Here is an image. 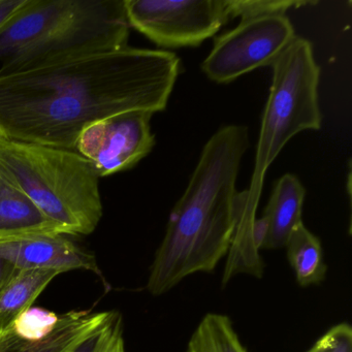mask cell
Instances as JSON below:
<instances>
[{"mask_svg":"<svg viewBox=\"0 0 352 352\" xmlns=\"http://www.w3.org/2000/svg\"><path fill=\"white\" fill-rule=\"evenodd\" d=\"M307 352H352V327L348 322L333 325Z\"/></svg>","mask_w":352,"mask_h":352,"instance_id":"ffe728a7","label":"cell"},{"mask_svg":"<svg viewBox=\"0 0 352 352\" xmlns=\"http://www.w3.org/2000/svg\"><path fill=\"white\" fill-rule=\"evenodd\" d=\"M124 0H30L0 30V75L129 46Z\"/></svg>","mask_w":352,"mask_h":352,"instance_id":"3957f363","label":"cell"},{"mask_svg":"<svg viewBox=\"0 0 352 352\" xmlns=\"http://www.w3.org/2000/svg\"><path fill=\"white\" fill-rule=\"evenodd\" d=\"M152 116L135 111L98 121L82 131L75 151L94 166L100 178L131 170L155 145Z\"/></svg>","mask_w":352,"mask_h":352,"instance_id":"ba28073f","label":"cell"},{"mask_svg":"<svg viewBox=\"0 0 352 352\" xmlns=\"http://www.w3.org/2000/svg\"><path fill=\"white\" fill-rule=\"evenodd\" d=\"M59 274L55 270L18 269L0 288V331L11 327L22 312L32 307Z\"/></svg>","mask_w":352,"mask_h":352,"instance_id":"5bb4252c","label":"cell"},{"mask_svg":"<svg viewBox=\"0 0 352 352\" xmlns=\"http://www.w3.org/2000/svg\"><path fill=\"white\" fill-rule=\"evenodd\" d=\"M306 190L298 177L285 174L275 183L265 216L269 224L263 249L283 248L292 230L302 223V206Z\"/></svg>","mask_w":352,"mask_h":352,"instance_id":"4fadbf2b","label":"cell"},{"mask_svg":"<svg viewBox=\"0 0 352 352\" xmlns=\"http://www.w3.org/2000/svg\"><path fill=\"white\" fill-rule=\"evenodd\" d=\"M0 173L65 236H88L102 220L100 178L78 152L0 139Z\"/></svg>","mask_w":352,"mask_h":352,"instance_id":"277c9868","label":"cell"},{"mask_svg":"<svg viewBox=\"0 0 352 352\" xmlns=\"http://www.w3.org/2000/svg\"><path fill=\"white\" fill-rule=\"evenodd\" d=\"M230 19L261 17L267 15H285L292 8L312 5V1H292V0H226Z\"/></svg>","mask_w":352,"mask_h":352,"instance_id":"ac0fdd59","label":"cell"},{"mask_svg":"<svg viewBox=\"0 0 352 352\" xmlns=\"http://www.w3.org/2000/svg\"><path fill=\"white\" fill-rule=\"evenodd\" d=\"M296 36L285 15L242 20L236 28L216 38L201 69L215 83H232L259 67H272Z\"/></svg>","mask_w":352,"mask_h":352,"instance_id":"52a82bcc","label":"cell"},{"mask_svg":"<svg viewBox=\"0 0 352 352\" xmlns=\"http://www.w3.org/2000/svg\"><path fill=\"white\" fill-rule=\"evenodd\" d=\"M28 3L30 0H0V30L21 12Z\"/></svg>","mask_w":352,"mask_h":352,"instance_id":"44dd1931","label":"cell"},{"mask_svg":"<svg viewBox=\"0 0 352 352\" xmlns=\"http://www.w3.org/2000/svg\"><path fill=\"white\" fill-rule=\"evenodd\" d=\"M267 230H269V224H267V218L263 216L261 218H255L252 226V238L255 247L257 250L261 251L263 248V243L267 236Z\"/></svg>","mask_w":352,"mask_h":352,"instance_id":"7402d4cb","label":"cell"},{"mask_svg":"<svg viewBox=\"0 0 352 352\" xmlns=\"http://www.w3.org/2000/svg\"><path fill=\"white\" fill-rule=\"evenodd\" d=\"M273 79L261 118L254 170L248 190L261 197L265 174L286 144L305 131H319L320 67L313 46L296 36L272 65Z\"/></svg>","mask_w":352,"mask_h":352,"instance_id":"5b68a950","label":"cell"},{"mask_svg":"<svg viewBox=\"0 0 352 352\" xmlns=\"http://www.w3.org/2000/svg\"><path fill=\"white\" fill-rule=\"evenodd\" d=\"M186 352H248L230 317L208 313L199 321L187 344Z\"/></svg>","mask_w":352,"mask_h":352,"instance_id":"2e32d148","label":"cell"},{"mask_svg":"<svg viewBox=\"0 0 352 352\" xmlns=\"http://www.w3.org/2000/svg\"><path fill=\"white\" fill-rule=\"evenodd\" d=\"M0 257L17 269H47L69 272L91 271L102 275L91 253L67 236H46L0 242Z\"/></svg>","mask_w":352,"mask_h":352,"instance_id":"9c48e42d","label":"cell"},{"mask_svg":"<svg viewBox=\"0 0 352 352\" xmlns=\"http://www.w3.org/2000/svg\"><path fill=\"white\" fill-rule=\"evenodd\" d=\"M259 199L248 189L234 195V234L226 254L222 286H226L239 274H247L261 279L265 273V263L252 238V226L256 218Z\"/></svg>","mask_w":352,"mask_h":352,"instance_id":"7c38bea8","label":"cell"},{"mask_svg":"<svg viewBox=\"0 0 352 352\" xmlns=\"http://www.w3.org/2000/svg\"><path fill=\"white\" fill-rule=\"evenodd\" d=\"M129 26L162 48L197 47L230 21L226 0H124Z\"/></svg>","mask_w":352,"mask_h":352,"instance_id":"8992f818","label":"cell"},{"mask_svg":"<svg viewBox=\"0 0 352 352\" xmlns=\"http://www.w3.org/2000/svg\"><path fill=\"white\" fill-rule=\"evenodd\" d=\"M110 315V311L92 312L73 310L59 316L52 333L43 341L20 339L13 327L0 331V352H72L85 338L94 333Z\"/></svg>","mask_w":352,"mask_h":352,"instance_id":"8fae6325","label":"cell"},{"mask_svg":"<svg viewBox=\"0 0 352 352\" xmlns=\"http://www.w3.org/2000/svg\"><path fill=\"white\" fill-rule=\"evenodd\" d=\"M179 74L175 53L129 46L3 74L0 139L75 151L98 121L166 110Z\"/></svg>","mask_w":352,"mask_h":352,"instance_id":"6da1fadb","label":"cell"},{"mask_svg":"<svg viewBox=\"0 0 352 352\" xmlns=\"http://www.w3.org/2000/svg\"><path fill=\"white\" fill-rule=\"evenodd\" d=\"M46 236L65 234L19 187L0 173V242Z\"/></svg>","mask_w":352,"mask_h":352,"instance_id":"30bf717a","label":"cell"},{"mask_svg":"<svg viewBox=\"0 0 352 352\" xmlns=\"http://www.w3.org/2000/svg\"><path fill=\"white\" fill-rule=\"evenodd\" d=\"M108 352H126V349H125L124 338H123V331L119 333L117 337L115 338Z\"/></svg>","mask_w":352,"mask_h":352,"instance_id":"cb8c5ba5","label":"cell"},{"mask_svg":"<svg viewBox=\"0 0 352 352\" xmlns=\"http://www.w3.org/2000/svg\"><path fill=\"white\" fill-rule=\"evenodd\" d=\"M121 331H123L122 316L118 311H110L108 318L72 352H108Z\"/></svg>","mask_w":352,"mask_h":352,"instance_id":"d6986e66","label":"cell"},{"mask_svg":"<svg viewBox=\"0 0 352 352\" xmlns=\"http://www.w3.org/2000/svg\"><path fill=\"white\" fill-rule=\"evenodd\" d=\"M59 316L52 311L41 307H30L12 323L14 333L30 342L43 341L56 329Z\"/></svg>","mask_w":352,"mask_h":352,"instance_id":"e0dca14e","label":"cell"},{"mask_svg":"<svg viewBox=\"0 0 352 352\" xmlns=\"http://www.w3.org/2000/svg\"><path fill=\"white\" fill-rule=\"evenodd\" d=\"M248 147V129L236 124L218 129L204 146L150 267L147 289L152 296L166 294L192 274L212 273L228 254L236 178Z\"/></svg>","mask_w":352,"mask_h":352,"instance_id":"7a4b0ae2","label":"cell"},{"mask_svg":"<svg viewBox=\"0 0 352 352\" xmlns=\"http://www.w3.org/2000/svg\"><path fill=\"white\" fill-rule=\"evenodd\" d=\"M17 270L13 263L0 257V288L5 285L6 282L16 273Z\"/></svg>","mask_w":352,"mask_h":352,"instance_id":"603a6c76","label":"cell"},{"mask_svg":"<svg viewBox=\"0 0 352 352\" xmlns=\"http://www.w3.org/2000/svg\"><path fill=\"white\" fill-rule=\"evenodd\" d=\"M287 258L302 287L321 283L325 279L327 265L323 258L320 240L305 226H296L286 242Z\"/></svg>","mask_w":352,"mask_h":352,"instance_id":"9a60e30c","label":"cell"}]
</instances>
